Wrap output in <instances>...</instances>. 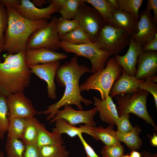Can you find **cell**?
Listing matches in <instances>:
<instances>
[{
  "mask_svg": "<svg viewBox=\"0 0 157 157\" xmlns=\"http://www.w3.org/2000/svg\"><path fill=\"white\" fill-rule=\"evenodd\" d=\"M90 72V69L87 66L79 64L76 56L73 57L70 61L59 66L55 77L58 83L65 87V91L58 101L48 106L46 110L40 112L42 114L48 115L46 117L47 121L53 118L57 111L62 106L74 105L79 110H82L83 108L81 102L86 106L92 103V100L85 99L82 96L79 84L81 76Z\"/></svg>",
  "mask_w": 157,
  "mask_h": 157,
  "instance_id": "1",
  "label": "cell"
},
{
  "mask_svg": "<svg viewBox=\"0 0 157 157\" xmlns=\"http://www.w3.org/2000/svg\"><path fill=\"white\" fill-rule=\"evenodd\" d=\"M25 50L0 57V92L6 96L23 92L29 85L32 73L25 61Z\"/></svg>",
  "mask_w": 157,
  "mask_h": 157,
  "instance_id": "2",
  "label": "cell"
},
{
  "mask_svg": "<svg viewBox=\"0 0 157 157\" xmlns=\"http://www.w3.org/2000/svg\"><path fill=\"white\" fill-rule=\"evenodd\" d=\"M6 8L8 18L4 33L3 51L8 53L16 54L25 50L27 42L31 34L49 22L48 19L30 20L21 16L14 8Z\"/></svg>",
  "mask_w": 157,
  "mask_h": 157,
  "instance_id": "3",
  "label": "cell"
},
{
  "mask_svg": "<svg viewBox=\"0 0 157 157\" xmlns=\"http://www.w3.org/2000/svg\"><path fill=\"white\" fill-rule=\"evenodd\" d=\"M122 69L115 58H109L104 69L93 73L80 85L81 92L97 90L99 92L101 100L106 99L114 83L120 77Z\"/></svg>",
  "mask_w": 157,
  "mask_h": 157,
  "instance_id": "4",
  "label": "cell"
},
{
  "mask_svg": "<svg viewBox=\"0 0 157 157\" xmlns=\"http://www.w3.org/2000/svg\"><path fill=\"white\" fill-rule=\"evenodd\" d=\"M149 93L144 90L127 94H122L116 97V107L119 116L126 113H131L143 119L151 124L155 131L157 126L149 115L147 107V100Z\"/></svg>",
  "mask_w": 157,
  "mask_h": 157,
  "instance_id": "5",
  "label": "cell"
},
{
  "mask_svg": "<svg viewBox=\"0 0 157 157\" xmlns=\"http://www.w3.org/2000/svg\"><path fill=\"white\" fill-rule=\"evenodd\" d=\"M130 39L125 30L107 23L93 43L98 49L115 55L129 44Z\"/></svg>",
  "mask_w": 157,
  "mask_h": 157,
  "instance_id": "6",
  "label": "cell"
},
{
  "mask_svg": "<svg viewBox=\"0 0 157 157\" xmlns=\"http://www.w3.org/2000/svg\"><path fill=\"white\" fill-rule=\"evenodd\" d=\"M59 45L67 53H74L89 59L92 64L90 72L92 74L104 69L111 55L108 51L98 49L93 43L74 44L60 40Z\"/></svg>",
  "mask_w": 157,
  "mask_h": 157,
  "instance_id": "7",
  "label": "cell"
},
{
  "mask_svg": "<svg viewBox=\"0 0 157 157\" xmlns=\"http://www.w3.org/2000/svg\"><path fill=\"white\" fill-rule=\"evenodd\" d=\"M57 19L54 15L47 24L34 31L27 42L26 49L44 48L55 51L59 50L60 40L56 28Z\"/></svg>",
  "mask_w": 157,
  "mask_h": 157,
  "instance_id": "8",
  "label": "cell"
},
{
  "mask_svg": "<svg viewBox=\"0 0 157 157\" xmlns=\"http://www.w3.org/2000/svg\"><path fill=\"white\" fill-rule=\"evenodd\" d=\"M74 19L78 21L80 26L93 43L107 23L99 12L94 7L87 5L85 1L79 6Z\"/></svg>",
  "mask_w": 157,
  "mask_h": 157,
  "instance_id": "9",
  "label": "cell"
},
{
  "mask_svg": "<svg viewBox=\"0 0 157 157\" xmlns=\"http://www.w3.org/2000/svg\"><path fill=\"white\" fill-rule=\"evenodd\" d=\"M98 112L96 107L87 110H76L70 105L64 106V108L58 110L54 117L50 120V123L54 122L58 119H62L69 124L75 126L80 124H84L92 126H96L94 117Z\"/></svg>",
  "mask_w": 157,
  "mask_h": 157,
  "instance_id": "10",
  "label": "cell"
},
{
  "mask_svg": "<svg viewBox=\"0 0 157 157\" xmlns=\"http://www.w3.org/2000/svg\"><path fill=\"white\" fill-rule=\"evenodd\" d=\"M6 101L8 109L9 120L14 118L34 117L37 113L31 101L23 92L6 96Z\"/></svg>",
  "mask_w": 157,
  "mask_h": 157,
  "instance_id": "11",
  "label": "cell"
},
{
  "mask_svg": "<svg viewBox=\"0 0 157 157\" xmlns=\"http://www.w3.org/2000/svg\"><path fill=\"white\" fill-rule=\"evenodd\" d=\"M60 64V61H57L28 66L32 73L47 83L48 97L53 99L57 98L54 79L57 70Z\"/></svg>",
  "mask_w": 157,
  "mask_h": 157,
  "instance_id": "12",
  "label": "cell"
},
{
  "mask_svg": "<svg viewBox=\"0 0 157 157\" xmlns=\"http://www.w3.org/2000/svg\"><path fill=\"white\" fill-rule=\"evenodd\" d=\"M14 8L21 16L32 21L48 20L53 13L58 12L51 1L47 7L40 8L36 7L30 0H21L20 3Z\"/></svg>",
  "mask_w": 157,
  "mask_h": 157,
  "instance_id": "13",
  "label": "cell"
},
{
  "mask_svg": "<svg viewBox=\"0 0 157 157\" xmlns=\"http://www.w3.org/2000/svg\"><path fill=\"white\" fill-rule=\"evenodd\" d=\"M138 31L132 38L141 47L152 40L157 33V27L150 11L145 9L139 14Z\"/></svg>",
  "mask_w": 157,
  "mask_h": 157,
  "instance_id": "14",
  "label": "cell"
},
{
  "mask_svg": "<svg viewBox=\"0 0 157 157\" xmlns=\"http://www.w3.org/2000/svg\"><path fill=\"white\" fill-rule=\"evenodd\" d=\"M129 47L126 53L124 56L117 54L115 58L117 63L128 75L135 76L136 72V65L138 57L143 52L142 47L130 37Z\"/></svg>",
  "mask_w": 157,
  "mask_h": 157,
  "instance_id": "15",
  "label": "cell"
},
{
  "mask_svg": "<svg viewBox=\"0 0 157 157\" xmlns=\"http://www.w3.org/2000/svg\"><path fill=\"white\" fill-rule=\"evenodd\" d=\"M135 77L144 80L157 75V52H143L138 57Z\"/></svg>",
  "mask_w": 157,
  "mask_h": 157,
  "instance_id": "16",
  "label": "cell"
},
{
  "mask_svg": "<svg viewBox=\"0 0 157 157\" xmlns=\"http://www.w3.org/2000/svg\"><path fill=\"white\" fill-rule=\"evenodd\" d=\"M67 58V55L44 48L26 50L25 61L28 66L59 61Z\"/></svg>",
  "mask_w": 157,
  "mask_h": 157,
  "instance_id": "17",
  "label": "cell"
},
{
  "mask_svg": "<svg viewBox=\"0 0 157 157\" xmlns=\"http://www.w3.org/2000/svg\"><path fill=\"white\" fill-rule=\"evenodd\" d=\"M139 20L132 14L115 9L107 23L125 30L130 37H132L138 32Z\"/></svg>",
  "mask_w": 157,
  "mask_h": 157,
  "instance_id": "18",
  "label": "cell"
},
{
  "mask_svg": "<svg viewBox=\"0 0 157 157\" xmlns=\"http://www.w3.org/2000/svg\"><path fill=\"white\" fill-rule=\"evenodd\" d=\"M93 98L101 120L109 124L115 125V121L119 117L116 105L112 98L109 96L106 99L101 100L96 96Z\"/></svg>",
  "mask_w": 157,
  "mask_h": 157,
  "instance_id": "19",
  "label": "cell"
},
{
  "mask_svg": "<svg viewBox=\"0 0 157 157\" xmlns=\"http://www.w3.org/2000/svg\"><path fill=\"white\" fill-rule=\"evenodd\" d=\"M141 80L137 79L135 76L126 74L122 69L121 74L118 79L113 83L109 94L113 98L122 94H127L139 91L138 83Z\"/></svg>",
  "mask_w": 157,
  "mask_h": 157,
  "instance_id": "20",
  "label": "cell"
},
{
  "mask_svg": "<svg viewBox=\"0 0 157 157\" xmlns=\"http://www.w3.org/2000/svg\"><path fill=\"white\" fill-rule=\"evenodd\" d=\"M114 128V125L112 124L106 128L101 126L96 127L89 125L88 135L97 140H100L106 146L121 144Z\"/></svg>",
  "mask_w": 157,
  "mask_h": 157,
  "instance_id": "21",
  "label": "cell"
},
{
  "mask_svg": "<svg viewBox=\"0 0 157 157\" xmlns=\"http://www.w3.org/2000/svg\"><path fill=\"white\" fill-rule=\"evenodd\" d=\"M58 9L61 17L68 19H74L80 5L85 0H51Z\"/></svg>",
  "mask_w": 157,
  "mask_h": 157,
  "instance_id": "22",
  "label": "cell"
},
{
  "mask_svg": "<svg viewBox=\"0 0 157 157\" xmlns=\"http://www.w3.org/2000/svg\"><path fill=\"white\" fill-rule=\"evenodd\" d=\"M141 131L140 126L136 125L129 132L122 133L117 131L116 133L119 141L124 143L131 151H137L142 146V142L139 135Z\"/></svg>",
  "mask_w": 157,
  "mask_h": 157,
  "instance_id": "23",
  "label": "cell"
},
{
  "mask_svg": "<svg viewBox=\"0 0 157 157\" xmlns=\"http://www.w3.org/2000/svg\"><path fill=\"white\" fill-rule=\"evenodd\" d=\"M25 119V127L22 141L25 144H37L38 127L40 122L34 117L26 118Z\"/></svg>",
  "mask_w": 157,
  "mask_h": 157,
  "instance_id": "24",
  "label": "cell"
},
{
  "mask_svg": "<svg viewBox=\"0 0 157 157\" xmlns=\"http://www.w3.org/2000/svg\"><path fill=\"white\" fill-rule=\"evenodd\" d=\"M61 135L49 131L44 125L40 123L38 127L37 144L38 147L47 145L63 144L64 141Z\"/></svg>",
  "mask_w": 157,
  "mask_h": 157,
  "instance_id": "25",
  "label": "cell"
},
{
  "mask_svg": "<svg viewBox=\"0 0 157 157\" xmlns=\"http://www.w3.org/2000/svg\"><path fill=\"white\" fill-rule=\"evenodd\" d=\"M55 127L52 129L53 132L62 135L65 133L72 138L77 136L79 133L88 134V129L87 125H81L79 127L72 126L62 119L55 121Z\"/></svg>",
  "mask_w": 157,
  "mask_h": 157,
  "instance_id": "26",
  "label": "cell"
},
{
  "mask_svg": "<svg viewBox=\"0 0 157 157\" xmlns=\"http://www.w3.org/2000/svg\"><path fill=\"white\" fill-rule=\"evenodd\" d=\"M58 36L60 40L73 44L93 43L89 36L80 26L63 35Z\"/></svg>",
  "mask_w": 157,
  "mask_h": 157,
  "instance_id": "27",
  "label": "cell"
},
{
  "mask_svg": "<svg viewBox=\"0 0 157 157\" xmlns=\"http://www.w3.org/2000/svg\"><path fill=\"white\" fill-rule=\"evenodd\" d=\"M38 148L40 157H65L69 154L63 144L44 145Z\"/></svg>",
  "mask_w": 157,
  "mask_h": 157,
  "instance_id": "28",
  "label": "cell"
},
{
  "mask_svg": "<svg viewBox=\"0 0 157 157\" xmlns=\"http://www.w3.org/2000/svg\"><path fill=\"white\" fill-rule=\"evenodd\" d=\"M25 118H14L9 120L7 138L22 139L25 127Z\"/></svg>",
  "mask_w": 157,
  "mask_h": 157,
  "instance_id": "29",
  "label": "cell"
},
{
  "mask_svg": "<svg viewBox=\"0 0 157 157\" xmlns=\"http://www.w3.org/2000/svg\"><path fill=\"white\" fill-rule=\"evenodd\" d=\"M90 4L100 14L106 23L110 19L113 11L115 9L108 0H85Z\"/></svg>",
  "mask_w": 157,
  "mask_h": 157,
  "instance_id": "30",
  "label": "cell"
},
{
  "mask_svg": "<svg viewBox=\"0 0 157 157\" xmlns=\"http://www.w3.org/2000/svg\"><path fill=\"white\" fill-rule=\"evenodd\" d=\"M25 145L20 140L7 138L6 150L7 157H23Z\"/></svg>",
  "mask_w": 157,
  "mask_h": 157,
  "instance_id": "31",
  "label": "cell"
},
{
  "mask_svg": "<svg viewBox=\"0 0 157 157\" xmlns=\"http://www.w3.org/2000/svg\"><path fill=\"white\" fill-rule=\"evenodd\" d=\"M6 97L0 92V138L1 139L3 138L5 134L7 132L9 122Z\"/></svg>",
  "mask_w": 157,
  "mask_h": 157,
  "instance_id": "32",
  "label": "cell"
},
{
  "mask_svg": "<svg viewBox=\"0 0 157 157\" xmlns=\"http://www.w3.org/2000/svg\"><path fill=\"white\" fill-rule=\"evenodd\" d=\"M144 1L143 0H117L119 10L133 15L138 19L139 10Z\"/></svg>",
  "mask_w": 157,
  "mask_h": 157,
  "instance_id": "33",
  "label": "cell"
},
{
  "mask_svg": "<svg viewBox=\"0 0 157 157\" xmlns=\"http://www.w3.org/2000/svg\"><path fill=\"white\" fill-rule=\"evenodd\" d=\"M79 27L78 21L75 19L69 20L61 17L57 18L56 28L58 36L63 35Z\"/></svg>",
  "mask_w": 157,
  "mask_h": 157,
  "instance_id": "34",
  "label": "cell"
},
{
  "mask_svg": "<svg viewBox=\"0 0 157 157\" xmlns=\"http://www.w3.org/2000/svg\"><path fill=\"white\" fill-rule=\"evenodd\" d=\"M8 15L6 7L0 2V53L3 51L4 33L8 26Z\"/></svg>",
  "mask_w": 157,
  "mask_h": 157,
  "instance_id": "35",
  "label": "cell"
},
{
  "mask_svg": "<svg viewBox=\"0 0 157 157\" xmlns=\"http://www.w3.org/2000/svg\"><path fill=\"white\" fill-rule=\"evenodd\" d=\"M124 147L121 144L104 146L100 154L102 157H122L124 155Z\"/></svg>",
  "mask_w": 157,
  "mask_h": 157,
  "instance_id": "36",
  "label": "cell"
},
{
  "mask_svg": "<svg viewBox=\"0 0 157 157\" xmlns=\"http://www.w3.org/2000/svg\"><path fill=\"white\" fill-rule=\"evenodd\" d=\"M138 87L140 90H146L153 95L155 101L156 109H157V84L149 78L141 80L138 83Z\"/></svg>",
  "mask_w": 157,
  "mask_h": 157,
  "instance_id": "37",
  "label": "cell"
},
{
  "mask_svg": "<svg viewBox=\"0 0 157 157\" xmlns=\"http://www.w3.org/2000/svg\"><path fill=\"white\" fill-rule=\"evenodd\" d=\"M129 114L126 113L119 117L115 121L117 126V131L122 133L130 131L133 127L129 120Z\"/></svg>",
  "mask_w": 157,
  "mask_h": 157,
  "instance_id": "38",
  "label": "cell"
},
{
  "mask_svg": "<svg viewBox=\"0 0 157 157\" xmlns=\"http://www.w3.org/2000/svg\"><path fill=\"white\" fill-rule=\"evenodd\" d=\"M23 157H40L39 148L37 144H25Z\"/></svg>",
  "mask_w": 157,
  "mask_h": 157,
  "instance_id": "39",
  "label": "cell"
},
{
  "mask_svg": "<svg viewBox=\"0 0 157 157\" xmlns=\"http://www.w3.org/2000/svg\"><path fill=\"white\" fill-rule=\"evenodd\" d=\"M77 136L83 146L87 157H101L97 155L93 149L87 143L83 137L82 133H79Z\"/></svg>",
  "mask_w": 157,
  "mask_h": 157,
  "instance_id": "40",
  "label": "cell"
},
{
  "mask_svg": "<svg viewBox=\"0 0 157 157\" xmlns=\"http://www.w3.org/2000/svg\"><path fill=\"white\" fill-rule=\"evenodd\" d=\"M147 10L150 11L152 10L154 13L153 17V21L154 24H157V0H148L145 8Z\"/></svg>",
  "mask_w": 157,
  "mask_h": 157,
  "instance_id": "41",
  "label": "cell"
},
{
  "mask_svg": "<svg viewBox=\"0 0 157 157\" xmlns=\"http://www.w3.org/2000/svg\"><path fill=\"white\" fill-rule=\"evenodd\" d=\"M143 52L157 51V33L153 39L142 47Z\"/></svg>",
  "mask_w": 157,
  "mask_h": 157,
  "instance_id": "42",
  "label": "cell"
},
{
  "mask_svg": "<svg viewBox=\"0 0 157 157\" xmlns=\"http://www.w3.org/2000/svg\"><path fill=\"white\" fill-rule=\"evenodd\" d=\"M0 3L5 7L14 8L21 3L20 0H0Z\"/></svg>",
  "mask_w": 157,
  "mask_h": 157,
  "instance_id": "43",
  "label": "cell"
},
{
  "mask_svg": "<svg viewBox=\"0 0 157 157\" xmlns=\"http://www.w3.org/2000/svg\"><path fill=\"white\" fill-rule=\"evenodd\" d=\"M48 2L46 0H33L32 2L36 7L41 8L43 5L47 3Z\"/></svg>",
  "mask_w": 157,
  "mask_h": 157,
  "instance_id": "44",
  "label": "cell"
},
{
  "mask_svg": "<svg viewBox=\"0 0 157 157\" xmlns=\"http://www.w3.org/2000/svg\"><path fill=\"white\" fill-rule=\"evenodd\" d=\"M150 138V143L153 147L157 146V135L156 133H154L152 136L148 135Z\"/></svg>",
  "mask_w": 157,
  "mask_h": 157,
  "instance_id": "45",
  "label": "cell"
},
{
  "mask_svg": "<svg viewBox=\"0 0 157 157\" xmlns=\"http://www.w3.org/2000/svg\"><path fill=\"white\" fill-rule=\"evenodd\" d=\"M129 156L130 157H141V153L136 151H132Z\"/></svg>",
  "mask_w": 157,
  "mask_h": 157,
  "instance_id": "46",
  "label": "cell"
},
{
  "mask_svg": "<svg viewBox=\"0 0 157 157\" xmlns=\"http://www.w3.org/2000/svg\"><path fill=\"white\" fill-rule=\"evenodd\" d=\"M141 153V157H153V155L149 151H144Z\"/></svg>",
  "mask_w": 157,
  "mask_h": 157,
  "instance_id": "47",
  "label": "cell"
},
{
  "mask_svg": "<svg viewBox=\"0 0 157 157\" xmlns=\"http://www.w3.org/2000/svg\"><path fill=\"white\" fill-rule=\"evenodd\" d=\"M111 5L115 9H119L117 0H108Z\"/></svg>",
  "mask_w": 157,
  "mask_h": 157,
  "instance_id": "48",
  "label": "cell"
},
{
  "mask_svg": "<svg viewBox=\"0 0 157 157\" xmlns=\"http://www.w3.org/2000/svg\"><path fill=\"white\" fill-rule=\"evenodd\" d=\"M0 157H5L4 154L2 151H0Z\"/></svg>",
  "mask_w": 157,
  "mask_h": 157,
  "instance_id": "49",
  "label": "cell"
},
{
  "mask_svg": "<svg viewBox=\"0 0 157 157\" xmlns=\"http://www.w3.org/2000/svg\"><path fill=\"white\" fill-rule=\"evenodd\" d=\"M122 157H130V156L128 154H126L125 155H123Z\"/></svg>",
  "mask_w": 157,
  "mask_h": 157,
  "instance_id": "50",
  "label": "cell"
},
{
  "mask_svg": "<svg viewBox=\"0 0 157 157\" xmlns=\"http://www.w3.org/2000/svg\"><path fill=\"white\" fill-rule=\"evenodd\" d=\"M153 157H157V154L156 153H154L152 154Z\"/></svg>",
  "mask_w": 157,
  "mask_h": 157,
  "instance_id": "51",
  "label": "cell"
},
{
  "mask_svg": "<svg viewBox=\"0 0 157 157\" xmlns=\"http://www.w3.org/2000/svg\"><path fill=\"white\" fill-rule=\"evenodd\" d=\"M69 157V156H66V157Z\"/></svg>",
  "mask_w": 157,
  "mask_h": 157,
  "instance_id": "52",
  "label": "cell"
}]
</instances>
